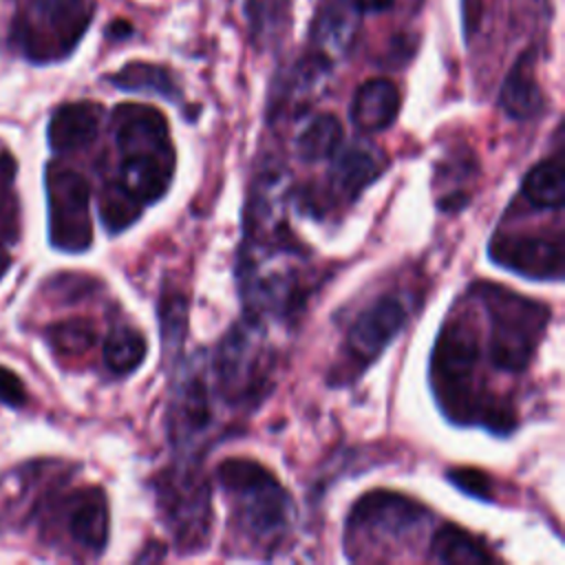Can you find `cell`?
<instances>
[{"label": "cell", "instance_id": "cell-25", "mask_svg": "<svg viewBox=\"0 0 565 565\" xmlns=\"http://www.w3.org/2000/svg\"><path fill=\"white\" fill-rule=\"evenodd\" d=\"M254 44H269L280 38L289 24V0H249L245 4Z\"/></svg>", "mask_w": 565, "mask_h": 565}, {"label": "cell", "instance_id": "cell-4", "mask_svg": "<svg viewBox=\"0 0 565 565\" xmlns=\"http://www.w3.org/2000/svg\"><path fill=\"white\" fill-rule=\"evenodd\" d=\"M475 294L490 322V362L503 373L525 371L550 324V307L492 282H479Z\"/></svg>", "mask_w": 565, "mask_h": 565}, {"label": "cell", "instance_id": "cell-15", "mask_svg": "<svg viewBox=\"0 0 565 565\" xmlns=\"http://www.w3.org/2000/svg\"><path fill=\"white\" fill-rule=\"evenodd\" d=\"M358 24L360 9L353 0H324L311 22V51L333 62L351 49Z\"/></svg>", "mask_w": 565, "mask_h": 565}, {"label": "cell", "instance_id": "cell-2", "mask_svg": "<svg viewBox=\"0 0 565 565\" xmlns=\"http://www.w3.org/2000/svg\"><path fill=\"white\" fill-rule=\"evenodd\" d=\"M216 479L230 499L232 530L263 550L282 541L294 519V503L265 466L232 457L216 468Z\"/></svg>", "mask_w": 565, "mask_h": 565}, {"label": "cell", "instance_id": "cell-14", "mask_svg": "<svg viewBox=\"0 0 565 565\" xmlns=\"http://www.w3.org/2000/svg\"><path fill=\"white\" fill-rule=\"evenodd\" d=\"M331 159V190L344 199H355L386 168V157L369 141H353L347 148H338Z\"/></svg>", "mask_w": 565, "mask_h": 565}, {"label": "cell", "instance_id": "cell-28", "mask_svg": "<svg viewBox=\"0 0 565 565\" xmlns=\"http://www.w3.org/2000/svg\"><path fill=\"white\" fill-rule=\"evenodd\" d=\"M95 327L84 318H68L46 329V340L62 355H82L95 344Z\"/></svg>", "mask_w": 565, "mask_h": 565}, {"label": "cell", "instance_id": "cell-5", "mask_svg": "<svg viewBox=\"0 0 565 565\" xmlns=\"http://www.w3.org/2000/svg\"><path fill=\"white\" fill-rule=\"evenodd\" d=\"M95 15V0H24L11 40L35 64L68 57Z\"/></svg>", "mask_w": 565, "mask_h": 565}, {"label": "cell", "instance_id": "cell-17", "mask_svg": "<svg viewBox=\"0 0 565 565\" xmlns=\"http://www.w3.org/2000/svg\"><path fill=\"white\" fill-rule=\"evenodd\" d=\"M499 104L508 117L519 121L532 119L543 110L545 97L536 79V49H525L516 57L501 84Z\"/></svg>", "mask_w": 565, "mask_h": 565}, {"label": "cell", "instance_id": "cell-24", "mask_svg": "<svg viewBox=\"0 0 565 565\" xmlns=\"http://www.w3.org/2000/svg\"><path fill=\"white\" fill-rule=\"evenodd\" d=\"M148 344L143 333L132 327H115L104 342V362L117 375L132 373L146 358Z\"/></svg>", "mask_w": 565, "mask_h": 565}, {"label": "cell", "instance_id": "cell-7", "mask_svg": "<svg viewBox=\"0 0 565 565\" xmlns=\"http://www.w3.org/2000/svg\"><path fill=\"white\" fill-rule=\"evenodd\" d=\"M157 505L183 554L207 545L212 527L210 486L196 463H179L157 477Z\"/></svg>", "mask_w": 565, "mask_h": 565}, {"label": "cell", "instance_id": "cell-32", "mask_svg": "<svg viewBox=\"0 0 565 565\" xmlns=\"http://www.w3.org/2000/svg\"><path fill=\"white\" fill-rule=\"evenodd\" d=\"M353 2L360 9V13H382L393 9L397 0H353Z\"/></svg>", "mask_w": 565, "mask_h": 565}, {"label": "cell", "instance_id": "cell-26", "mask_svg": "<svg viewBox=\"0 0 565 565\" xmlns=\"http://www.w3.org/2000/svg\"><path fill=\"white\" fill-rule=\"evenodd\" d=\"M188 327V300L179 291H168L159 300V331L166 358L179 353L185 340Z\"/></svg>", "mask_w": 565, "mask_h": 565}, {"label": "cell", "instance_id": "cell-23", "mask_svg": "<svg viewBox=\"0 0 565 565\" xmlns=\"http://www.w3.org/2000/svg\"><path fill=\"white\" fill-rule=\"evenodd\" d=\"M342 143V124L331 113L311 117L296 137V152L302 161L316 163L331 159Z\"/></svg>", "mask_w": 565, "mask_h": 565}, {"label": "cell", "instance_id": "cell-20", "mask_svg": "<svg viewBox=\"0 0 565 565\" xmlns=\"http://www.w3.org/2000/svg\"><path fill=\"white\" fill-rule=\"evenodd\" d=\"M428 558L441 565H481L492 563L494 554L463 527L444 525L433 534Z\"/></svg>", "mask_w": 565, "mask_h": 565}, {"label": "cell", "instance_id": "cell-29", "mask_svg": "<svg viewBox=\"0 0 565 565\" xmlns=\"http://www.w3.org/2000/svg\"><path fill=\"white\" fill-rule=\"evenodd\" d=\"M448 479L461 488L463 492L472 494V497H488L492 486H490V479L486 477V472L477 470V468H452L448 470Z\"/></svg>", "mask_w": 565, "mask_h": 565}, {"label": "cell", "instance_id": "cell-13", "mask_svg": "<svg viewBox=\"0 0 565 565\" xmlns=\"http://www.w3.org/2000/svg\"><path fill=\"white\" fill-rule=\"evenodd\" d=\"M62 514L71 541L90 554H102L108 543V501L102 488L86 486L75 490L64 503Z\"/></svg>", "mask_w": 565, "mask_h": 565}, {"label": "cell", "instance_id": "cell-27", "mask_svg": "<svg viewBox=\"0 0 565 565\" xmlns=\"http://www.w3.org/2000/svg\"><path fill=\"white\" fill-rule=\"evenodd\" d=\"M141 205L126 194L113 179L99 192V218L108 232H121L141 216Z\"/></svg>", "mask_w": 565, "mask_h": 565}, {"label": "cell", "instance_id": "cell-9", "mask_svg": "<svg viewBox=\"0 0 565 565\" xmlns=\"http://www.w3.org/2000/svg\"><path fill=\"white\" fill-rule=\"evenodd\" d=\"M49 199V236L62 252H84L93 243L88 181L60 163H51L44 177Z\"/></svg>", "mask_w": 565, "mask_h": 565}, {"label": "cell", "instance_id": "cell-16", "mask_svg": "<svg viewBox=\"0 0 565 565\" xmlns=\"http://www.w3.org/2000/svg\"><path fill=\"white\" fill-rule=\"evenodd\" d=\"M104 108L97 102L62 104L49 121V146L55 152H71L86 148L99 135Z\"/></svg>", "mask_w": 565, "mask_h": 565}, {"label": "cell", "instance_id": "cell-3", "mask_svg": "<svg viewBox=\"0 0 565 565\" xmlns=\"http://www.w3.org/2000/svg\"><path fill=\"white\" fill-rule=\"evenodd\" d=\"M300 245L291 234L276 238H247L241 252L238 280L249 318L289 316L307 298Z\"/></svg>", "mask_w": 565, "mask_h": 565}, {"label": "cell", "instance_id": "cell-21", "mask_svg": "<svg viewBox=\"0 0 565 565\" xmlns=\"http://www.w3.org/2000/svg\"><path fill=\"white\" fill-rule=\"evenodd\" d=\"M108 82L121 90L152 93V95H159L170 102L179 99V88H177L170 71L166 66H159L152 62H128L115 75H110Z\"/></svg>", "mask_w": 565, "mask_h": 565}, {"label": "cell", "instance_id": "cell-19", "mask_svg": "<svg viewBox=\"0 0 565 565\" xmlns=\"http://www.w3.org/2000/svg\"><path fill=\"white\" fill-rule=\"evenodd\" d=\"M399 90L397 86L386 79V77H375L366 79L360 84L351 99V121L362 130V132H380L386 130L399 113Z\"/></svg>", "mask_w": 565, "mask_h": 565}, {"label": "cell", "instance_id": "cell-31", "mask_svg": "<svg viewBox=\"0 0 565 565\" xmlns=\"http://www.w3.org/2000/svg\"><path fill=\"white\" fill-rule=\"evenodd\" d=\"M417 49V38L408 35V33H399L391 40L388 51H386V60H393L395 64H404Z\"/></svg>", "mask_w": 565, "mask_h": 565}, {"label": "cell", "instance_id": "cell-22", "mask_svg": "<svg viewBox=\"0 0 565 565\" xmlns=\"http://www.w3.org/2000/svg\"><path fill=\"white\" fill-rule=\"evenodd\" d=\"M521 194L541 210H558L565 199V172L563 159L552 157L539 161L523 179Z\"/></svg>", "mask_w": 565, "mask_h": 565}, {"label": "cell", "instance_id": "cell-1", "mask_svg": "<svg viewBox=\"0 0 565 565\" xmlns=\"http://www.w3.org/2000/svg\"><path fill=\"white\" fill-rule=\"evenodd\" d=\"M110 121L119 152L113 181L141 207L159 201L172 183L177 159L166 115L148 104H119Z\"/></svg>", "mask_w": 565, "mask_h": 565}, {"label": "cell", "instance_id": "cell-10", "mask_svg": "<svg viewBox=\"0 0 565 565\" xmlns=\"http://www.w3.org/2000/svg\"><path fill=\"white\" fill-rule=\"evenodd\" d=\"M490 258L532 280L563 278V245L558 238L530 234H497L488 247Z\"/></svg>", "mask_w": 565, "mask_h": 565}, {"label": "cell", "instance_id": "cell-30", "mask_svg": "<svg viewBox=\"0 0 565 565\" xmlns=\"http://www.w3.org/2000/svg\"><path fill=\"white\" fill-rule=\"evenodd\" d=\"M0 402L7 406H22L26 402L22 380L7 366H0Z\"/></svg>", "mask_w": 565, "mask_h": 565}, {"label": "cell", "instance_id": "cell-18", "mask_svg": "<svg viewBox=\"0 0 565 565\" xmlns=\"http://www.w3.org/2000/svg\"><path fill=\"white\" fill-rule=\"evenodd\" d=\"M46 463H24L0 477V530L18 525L35 510L42 486L49 481Z\"/></svg>", "mask_w": 565, "mask_h": 565}, {"label": "cell", "instance_id": "cell-8", "mask_svg": "<svg viewBox=\"0 0 565 565\" xmlns=\"http://www.w3.org/2000/svg\"><path fill=\"white\" fill-rule=\"evenodd\" d=\"M271 364L258 320L249 318L234 324L214 355V375L221 395L236 406L256 404L269 386Z\"/></svg>", "mask_w": 565, "mask_h": 565}, {"label": "cell", "instance_id": "cell-11", "mask_svg": "<svg viewBox=\"0 0 565 565\" xmlns=\"http://www.w3.org/2000/svg\"><path fill=\"white\" fill-rule=\"evenodd\" d=\"M404 324L406 307L397 298L384 296L375 300L351 324L347 335V355L358 369H364L395 340Z\"/></svg>", "mask_w": 565, "mask_h": 565}, {"label": "cell", "instance_id": "cell-6", "mask_svg": "<svg viewBox=\"0 0 565 565\" xmlns=\"http://www.w3.org/2000/svg\"><path fill=\"white\" fill-rule=\"evenodd\" d=\"M426 521L428 510L404 494L366 492L349 512L347 552L351 558H366L373 550L388 552V547L413 539Z\"/></svg>", "mask_w": 565, "mask_h": 565}, {"label": "cell", "instance_id": "cell-12", "mask_svg": "<svg viewBox=\"0 0 565 565\" xmlns=\"http://www.w3.org/2000/svg\"><path fill=\"white\" fill-rule=\"evenodd\" d=\"M168 426L172 441L181 450H192L201 435L212 426L210 388L196 369H188L179 377L170 399Z\"/></svg>", "mask_w": 565, "mask_h": 565}]
</instances>
